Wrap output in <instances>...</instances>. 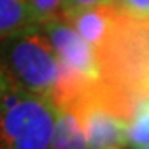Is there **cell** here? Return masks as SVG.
<instances>
[{
	"instance_id": "obj_1",
	"label": "cell",
	"mask_w": 149,
	"mask_h": 149,
	"mask_svg": "<svg viewBox=\"0 0 149 149\" xmlns=\"http://www.w3.org/2000/svg\"><path fill=\"white\" fill-rule=\"evenodd\" d=\"M0 66L12 85L55 100L68 76L42 27H32L0 40Z\"/></svg>"
},
{
	"instance_id": "obj_2",
	"label": "cell",
	"mask_w": 149,
	"mask_h": 149,
	"mask_svg": "<svg viewBox=\"0 0 149 149\" xmlns=\"http://www.w3.org/2000/svg\"><path fill=\"white\" fill-rule=\"evenodd\" d=\"M55 104H70L74 109L90 149L128 146L133 104L103 80L88 81Z\"/></svg>"
},
{
	"instance_id": "obj_3",
	"label": "cell",
	"mask_w": 149,
	"mask_h": 149,
	"mask_svg": "<svg viewBox=\"0 0 149 149\" xmlns=\"http://www.w3.org/2000/svg\"><path fill=\"white\" fill-rule=\"evenodd\" d=\"M55 124L52 98L12 86L0 101V149H50Z\"/></svg>"
},
{
	"instance_id": "obj_4",
	"label": "cell",
	"mask_w": 149,
	"mask_h": 149,
	"mask_svg": "<svg viewBox=\"0 0 149 149\" xmlns=\"http://www.w3.org/2000/svg\"><path fill=\"white\" fill-rule=\"evenodd\" d=\"M42 28L50 38V43L68 76V81L60 95L70 93L88 81L101 80V66L96 48L86 42L66 18L56 17L43 23Z\"/></svg>"
},
{
	"instance_id": "obj_5",
	"label": "cell",
	"mask_w": 149,
	"mask_h": 149,
	"mask_svg": "<svg viewBox=\"0 0 149 149\" xmlns=\"http://www.w3.org/2000/svg\"><path fill=\"white\" fill-rule=\"evenodd\" d=\"M118 5L116 3H103V5L86 8L74 15L68 17L66 20L76 28V32L91 43L95 48H100L111 35L116 25Z\"/></svg>"
},
{
	"instance_id": "obj_6",
	"label": "cell",
	"mask_w": 149,
	"mask_h": 149,
	"mask_svg": "<svg viewBox=\"0 0 149 149\" xmlns=\"http://www.w3.org/2000/svg\"><path fill=\"white\" fill-rule=\"evenodd\" d=\"M50 149H90L85 129L70 104H56V124Z\"/></svg>"
},
{
	"instance_id": "obj_7",
	"label": "cell",
	"mask_w": 149,
	"mask_h": 149,
	"mask_svg": "<svg viewBox=\"0 0 149 149\" xmlns=\"http://www.w3.org/2000/svg\"><path fill=\"white\" fill-rule=\"evenodd\" d=\"M32 27L38 25L30 0H0V40Z\"/></svg>"
},
{
	"instance_id": "obj_8",
	"label": "cell",
	"mask_w": 149,
	"mask_h": 149,
	"mask_svg": "<svg viewBox=\"0 0 149 149\" xmlns=\"http://www.w3.org/2000/svg\"><path fill=\"white\" fill-rule=\"evenodd\" d=\"M128 146L131 149H146L149 146V96L134 103L129 121Z\"/></svg>"
},
{
	"instance_id": "obj_9",
	"label": "cell",
	"mask_w": 149,
	"mask_h": 149,
	"mask_svg": "<svg viewBox=\"0 0 149 149\" xmlns=\"http://www.w3.org/2000/svg\"><path fill=\"white\" fill-rule=\"evenodd\" d=\"M61 3L63 0H30L35 23L38 27H42L43 23L60 17Z\"/></svg>"
},
{
	"instance_id": "obj_10",
	"label": "cell",
	"mask_w": 149,
	"mask_h": 149,
	"mask_svg": "<svg viewBox=\"0 0 149 149\" xmlns=\"http://www.w3.org/2000/svg\"><path fill=\"white\" fill-rule=\"evenodd\" d=\"M111 0H63L61 3V10H60V17L68 18V17L83 12L86 8H93V7L103 5V3H109Z\"/></svg>"
},
{
	"instance_id": "obj_11",
	"label": "cell",
	"mask_w": 149,
	"mask_h": 149,
	"mask_svg": "<svg viewBox=\"0 0 149 149\" xmlns=\"http://www.w3.org/2000/svg\"><path fill=\"white\" fill-rule=\"evenodd\" d=\"M129 15L149 20V0H111Z\"/></svg>"
},
{
	"instance_id": "obj_12",
	"label": "cell",
	"mask_w": 149,
	"mask_h": 149,
	"mask_svg": "<svg viewBox=\"0 0 149 149\" xmlns=\"http://www.w3.org/2000/svg\"><path fill=\"white\" fill-rule=\"evenodd\" d=\"M12 81H10V78L7 76V73L3 71V68L0 66V101L3 100V96L7 95V91L12 88Z\"/></svg>"
},
{
	"instance_id": "obj_13",
	"label": "cell",
	"mask_w": 149,
	"mask_h": 149,
	"mask_svg": "<svg viewBox=\"0 0 149 149\" xmlns=\"http://www.w3.org/2000/svg\"><path fill=\"white\" fill-rule=\"evenodd\" d=\"M111 149H123V148H111Z\"/></svg>"
},
{
	"instance_id": "obj_14",
	"label": "cell",
	"mask_w": 149,
	"mask_h": 149,
	"mask_svg": "<svg viewBox=\"0 0 149 149\" xmlns=\"http://www.w3.org/2000/svg\"><path fill=\"white\" fill-rule=\"evenodd\" d=\"M146 149H149V146H148V148H146Z\"/></svg>"
}]
</instances>
